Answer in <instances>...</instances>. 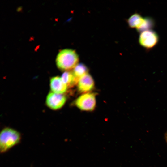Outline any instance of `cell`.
I'll return each mask as SVG.
<instances>
[{
  "label": "cell",
  "mask_w": 167,
  "mask_h": 167,
  "mask_svg": "<svg viewBox=\"0 0 167 167\" xmlns=\"http://www.w3.org/2000/svg\"><path fill=\"white\" fill-rule=\"evenodd\" d=\"M96 98L94 93H87L79 96L75 100V105L80 109L85 111L93 110L96 105Z\"/></svg>",
  "instance_id": "cell-4"
},
{
  "label": "cell",
  "mask_w": 167,
  "mask_h": 167,
  "mask_svg": "<svg viewBox=\"0 0 167 167\" xmlns=\"http://www.w3.org/2000/svg\"><path fill=\"white\" fill-rule=\"evenodd\" d=\"M21 139L20 134L16 130L10 128H6L0 134V150L3 153L19 143Z\"/></svg>",
  "instance_id": "cell-2"
},
{
  "label": "cell",
  "mask_w": 167,
  "mask_h": 167,
  "mask_svg": "<svg viewBox=\"0 0 167 167\" xmlns=\"http://www.w3.org/2000/svg\"><path fill=\"white\" fill-rule=\"evenodd\" d=\"M87 66L83 63L78 64L73 68V73L78 80L82 76L88 73Z\"/></svg>",
  "instance_id": "cell-11"
},
{
  "label": "cell",
  "mask_w": 167,
  "mask_h": 167,
  "mask_svg": "<svg viewBox=\"0 0 167 167\" xmlns=\"http://www.w3.org/2000/svg\"><path fill=\"white\" fill-rule=\"evenodd\" d=\"M61 77L68 87L77 84L79 81L74 76L72 72L66 71L62 74Z\"/></svg>",
  "instance_id": "cell-9"
},
{
  "label": "cell",
  "mask_w": 167,
  "mask_h": 167,
  "mask_svg": "<svg viewBox=\"0 0 167 167\" xmlns=\"http://www.w3.org/2000/svg\"><path fill=\"white\" fill-rule=\"evenodd\" d=\"M50 87L51 92L58 94H63L67 90L68 87L61 77L56 76L50 80Z\"/></svg>",
  "instance_id": "cell-7"
},
{
  "label": "cell",
  "mask_w": 167,
  "mask_h": 167,
  "mask_svg": "<svg viewBox=\"0 0 167 167\" xmlns=\"http://www.w3.org/2000/svg\"><path fill=\"white\" fill-rule=\"evenodd\" d=\"M78 55L72 49H65L58 54L56 60L57 67L63 71H68L74 68L78 64Z\"/></svg>",
  "instance_id": "cell-1"
},
{
  "label": "cell",
  "mask_w": 167,
  "mask_h": 167,
  "mask_svg": "<svg viewBox=\"0 0 167 167\" xmlns=\"http://www.w3.org/2000/svg\"><path fill=\"white\" fill-rule=\"evenodd\" d=\"M155 24V21L153 18L149 17H144L142 24L136 30L138 32L141 33L144 31L152 29Z\"/></svg>",
  "instance_id": "cell-10"
},
{
  "label": "cell",
  "mask_w": 167,
  "mask_h": 167,
  "mask_svg": "<svg viewBox=\"0 0 167 167\" xmlns=\"http://www.w3.org/2000/svg\"><path fill=\"white\" fill-rule=\"evenodd\" d=\"M165 139L166 142L167 144V131L166 132L165 135Z\"/></svg>",
  "instance_id": "cell-12"
},
{
  "label": "cell",
  "mask_w": 167,
  "mask_h": 167,
  "mask_svg": "<svg viewBox=\"0 0 167 167\" xmlns=\"http://www.w3.org/2000/svg\"><path fill=\"white\" fill-rule=\"evenodd\" d=\"M144 18L138 13L133 14L127 20L129 26L132 28L137 29L142 24Z\"/></svg>",
  "instance_id": "cell-8"
},
{
  "label": "cell",
  "mask_w": 167,
  "mask_h": 167,
  "mask_svg": "<svg viewBox=\"0 0 167 167\" xmlns=\"http://www.w3.org/2000/svg\"><path fill=\"white\" fill-rule=\"evenodd\" d=\"M138 41L139 44L142 47L149 49L158 44L159 36L155 31L152 29L147 30L140 33Z\"/></svg>",
  "instance_id": "cell-3"
},
{
  "label": "cell",
  "mask_w": 167,
  "mask_h": 167,
  "mask_svg": "<svg viewBox=\"0 0 167 167\" xmlns=\"http://www.w3.org/2000/svg\"><path fill=\"white\" fill-rule=\"evenodd\" d=\"M79 91L81 93H86L93 89L94 86V80L88 73L79 78L77 83Z\"/></svg>",
  "instance_id": "cell-6"
},
{
  "label": "cell",
  "mask_w": 167,
  "mask_h": 167,
  "mask_svg": "<svg viewBox=\"0 0 167 167\" xmlns=\"http://www.w3.org/2000/svg\"><path fill=\"white\" fill-rule=\"evenodd\" d=\"M66 100V97L63 94H58L51 92L47 96L45 103L49 108L57 110L63 106Z\"/></svg>",
  "instance_id": "cell-5"
}]
</instances>
